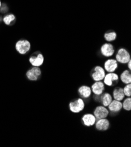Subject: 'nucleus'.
<instances>
[{"label":"nucleus","mask_w":131,"mask_h":147,"mask_svg":"<svg viewBox=\"0 0 131 147\" xmlns=\"http://www.w3.org/2000/svg\"><path fill=\"white\" fill-rule=\"evenodd\" d=\"M109 114V110L103 106H98L95 108L94 111V115L96 119L99 120L101 119H105Z\"/></svg>","instance_id":"8"},{"label":"nucleus","mask_w":131,"mask_h":147,"mask_svg":"<svg viewBox=\"0 0 131 147\" xmlns=\"http://www.w3.org/2000/svg\"><path fill=\"white\" fill-rule=\"evenodd\" d=\"M116 60L119 63L126 64L130 60V53L126 49L120 48L116 55Z\"/></svg>","instance_id":"6"},{"label":"nucleus","mask_w":131,"mask_h":147,"mask_svg":"<svg viewBox=\"0 0 131 147\" xmlns=\"http://www.w3.org/2000/svg\"><path fill=\"white\" fill-rule=\"evenodd\" d=\"M109 126L110 123L106 118L98 120L95 123V127L99 131H106L109 129Z\"/></svg>","instance_id":"14"},{"label":"nucleus","mask_w":131,"mask_h":147,"mask_svg":"<svg viewBox=\"0 0 131 147\" xmlns=\"http://www.w3.org/2000/svg\"><path fill=\"white\" fill-rule=\"evenodd\" d=\"M69 110L74 113H79L85 108V102L81 98H75L72 100L69 104Z\"/></svg>","instance_id":"2"},{"label":"nucleus","mask_w":131,"mask_h":147,"mask_svg":"<svg viewBox=\"0 0 131 147\" xmlns=\"http://www.w3.org/2000/svg\"><path fill=\"white\" fill-rule=\"evenodd\" d=\"M112 101V97L109 93H103L102 94L100 102L103 106L108 107Z\"/></svg>","instance_id":"18"},{"label":"nucleus","mask_w":131,"mask_h":147,"mask_svg":"<svg viewBox=\"0 0 131 147\" xmlns=\"http://www.w3.org/2000/svg\"><path fill=\"white\" fill-rule=\"evenodd\" d=\"M41 76V70L39 67L33 66L26 72V77L28 80L35 82L39 79Z\"/></svg>","instance_id":"5"},{"label":"nucleus","mask_w":131,"mask_h":147,"mask_svg":"<svg viewBox=\"0 0 131 147\" xmlns=\"http://www.w3.org/2000/svg\"><path fill=\"white\" fill-rule=\"evenodd\" d=\"M122 107L126 111H130L131 110V98L128 97L126 98L122 103Z\"/></svg>","instance_id":"21"},{"label":"nucleus","mask_w":131,"mask_h":147,"mask_svg":"<svg viewBox=\"0 0 131 147\" xmlns=\"http://www.w3.org/2000/svg\"><path fill=\"white\" fill-rule=\"evenodd\" d=\"M108 107V110L111 113H118L122 109V103L121 101L113 100Z\"/></svg>","instance_id":"13"},{"label":"nucleus","mask_w":131,"mask_h":147,"mask_svg":"<svg viewBox=\"0 0 131 147\" xmlns=\"http://www.w3.org/2000/svg\"><path fill=\"white\" fill-rule=\"evenodd\" d=\"M78 92L80 97H81L82 98H85V99L88 98L89 97H90L92 93L91 87L85 85H83L81 86L78 89Z\"/></svg>","instance_id":"15"},{"label":"nucleus","mask_w":131,"mask_h":147,"mask_svg":"<svg viewBox=\"0 0 131 147\" xmlns=\"http://www.w3.org/2000/svg\"><path fill=\"white\" fill-rule=\"evenodd\" d=\"M119 82V76L117 74L111 72L105 75L104 79V83L108 86H113L117 84Z\"/></svg>","instance_id":"7"},{"label":"nucleus","mask_w":131,"mask_h":147,"mask_svg":"<svg viewBox=\"0 0 131 147\" xmlns=\"http://www.w3.org/2000/svg\"><path fill=\"white\" fill-rule=\"evenodd\" d=\"M125 96L127 97H130L131 96V84L130 83L127 84L123 89Z\"/></svg>","instance_id":"22"},{"label":"nucleus","mask_w":131,"mask_h":147,"mask_svg":"<svg viewBox=\"0 0 131 147\" xmlns=\"http://www.w3.org/2000/svg\"><path fill=\"white\" fill-rule=\"evenodd\" d=\"M15 48L17 52L20 55H25L31 50V43L26 39H21L16 43Z\"/></svg>","instance_id":"1"},{"label":"nucleus","mask_w":131,"mask_h":147,"mask_svg":"<svg viewBox=\"0 0 131 147\" xmlns=\"http://www.w3.org/2000/svg\"><path fill=\"white\" fill-rule=\"evenodd\" d=\"M1 5H2V3H1V0H0V8H1Z\"/></svg>","instance_id":"27"},{"label":"nucleus","mask_w":131,"mask_h":147,"mask_svg":"<svg viewBox=\"0 0 131 147\" xmlns=\"http://www.w3.org/2000/svg\"><path fill=\"white\" fill-rule=\"evenodd\" d=\"M90 75L95 82L103 80L105 76V71L100 66H95L91 71Z\"/></svg>","instance_id":"4"},{"label":"nucleus","mask_w":131,"mask_h":147,"mask_svg":"<svg viewBox=\"0 0 131 147\" xmlns=\"http://www.w3.org/2000/svg\"><path fill=\"white\" fill-rule=\"evenodd\" d=\"M82 121L84 125L86 127H90L95 124L96 119L94 114L88 113L83 115L82 117Z\"/></svg>","instance_id":"12"},{"label":"nucleus","mask_w":131,"mask_h":147,"mask_svg":"<svg viewBox=\"0 0 131 147\" xmlns=\"http://www.w3.org/2000/svg\"><path fill=\"white\" fill-rule=\"evenodd\" d=\"M8 7L5 4H2L1 8H0V12L1 13H5L8 11Z\"/></svg>","instance_id":"23"},{"label":"nucleus","mask_w":131,"mask_h":147,"mask_svg":"<svg viewBox=\"0 0 131 147\" xmlns=\"http://www.w3.org/2000/svg\"><path fill=\"white\" fill-rule=\"evenodd\" d=\"M128 65V68H129V70H130V69H131V60H130L128 63H127Z\"/></svg>","instance_id":"25"},{"label":"nucleus","mask_w":131,"mask_h":147,"mask_svg":"<svg viewBox=\"0 0 131 147\" xmlns=\"http://www.w3.org/2000/svg\"><path fill=\"white\" fill-rule=\"evenodd\" d=\"M105 84L101 81L95 82L91 86V90L95 95H100L104 92Z\"/></svg>","instance_id":"10"},{"label":"nucleus","mask_w":131,"mask_h":147,"mask_svg":"<svg viewBox=\"0 0 131 147\" xmlns=\"http://www.w3.org/2000/svg\"><path fill=\"white\" fill-rule=\"evenodd\" d=\"M17 18L15 15L12 13L5 14L3 18V21L7 26H12L16 24Z\"/></svg>","instance_id":"16"},{"label":"nucleus","mask_w":131,"mask_h":147,"mask_svg":"<svg viewBox=\"0 0 131 147\" xmlns=\"http://www.w3.org/2000/svg\"><path fill=\"white\" fill-rule=\"evenodd\" d=\"M118 67V63L116 60L113 59H109L104 63L105 70L108 73L114 72Z\"/></svg>","instance_id":"11"},{"label":"nucleus","mask_w":131,"mask_h":147,"mask_svg":"<svg viewBox=\"0 0 131 147\" xmlns=\"http://www.w3.org/2000/svg\"><path fill=\"white\" fill-rule=\"evenodd\" d=\"M116 36H117V34L113 30H108L104 34V38L108 42H112L115 40Z\"/></svg>","instance_id":"20"},{"label":"nucleus","mask_w":131,"mask_h":147,"mask_svg":"<svg viewBox=\"0 0 131 147\" xmlns=\"http://www.w3.org/2000/svg\"><path fill=\"white\" fill-rule=\"evenodd\" d=\"M29 62L33 66L39 67L44 62V57L40 51H35L29 58Z\"/></svg>","instance_id":"3"},{"label":"nucleus","mask_w":131,"mask_h":147,"mask_svg":"<svg viewBox=\"0 0 131 147\" xmlns=\"http://www.w3.org/2000/svg\"><path fill=\"white\" fill-rule=\"evenodd\" d=\"M125 96L124 90L122 87H117L115 88L113 91V97L115 100L122 101L124 99Z\"/></svg>","instance_id":"17"},{"label":"nucleus","mask_w":131,"mask_h":147,"mask_svg":"<svg viewBox=\"0 0 131 147\" xmlns=\"http://www.w3.org/2000/svg\"><path fill=\"white\" fill-rule=\"evenodd\" d=\"M102 94L100 95H95L94 96V100L97 101V102H100V100H101V97H102Z\"/></svg>","instance_id":"24"},{"label":"nucleus","mask_w":131,"mask_h":147,"mask_svg":"<svg viewBox=\"0 0 131 147\" xmlns=\"http://www.w3.org/2000/svg\"><path fill=\"white\" fill-rule=\"evenodd\" d=\"M121 80L122 82L127 84L131 83V74L130 70H126L124 71L121 75Z\"/></svg>","instance_id":"19"},{"label":"nucleus","mask_w":131,"mask_h":147,"mask_svg":"<svg viewBox=\"0 0 131 147\" xmlns=\"http://www.w3.org/2000/svg\"><path fill=\"white\" fill-rule=\"evenodd\" d=\"M2 21H3V18H2V17L0 16V22H1Z\"/></svg>","instance_id":"26"},{"label":"nucleus","mask_w":131,"mask_h":147,"mask_svg":"<svg viewBox=\"0 0 131 147\" xmlns=\"http://www.w3.org/2000/svg\"><path fill=\"white\" fill-rule=\"evenodd\" d=\"M100 53L105 57H111L115 53L114 47L111 43H104L100 47Z\"/></svg>","instance_id":"9"}]
</instances>
